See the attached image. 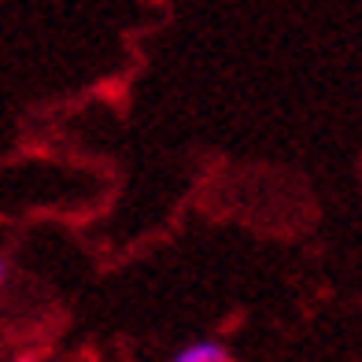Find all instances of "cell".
<instances>
[{
    "mask_svg": "<svg viewBox=\"0 0 362 362\" xmlns=\"http://www.w3.org/2000/svg\"><path fill=\"white\" fill-rule=\"evenodd\" d=\"M167 362H237V358H233V351H229L222 340L200 337V340H189L185 348H177Z\"/></svg>",
    "mask_w": 362,
    "mask_h": 362,
    "instance_id": "6da1fadb",
    "label": "cell"
},
{
    "mask_svg": "<svg viewBox=\"0 0 362 362\" xmlns=\"http://www.w3.org/2000/svg\"><path fill=\"white\" fill-rule=\"evenodd\" d=\"M8 274H11V270H8V259H4V255H0V288H4V285H8Z\"/></svg>",
    "mask_w": 362,
    "mask_h": 362,
    "instance_id": "7a4b0ae2",
    "label": "cell"
},
{
    "mask_svg": "<svg viewBox=\"0 0 362 362\" xmlns=\"http://www.w3.org/2000/svg\"><path fill=\"white\" fill-rule=\"evenodd\" d=\"M11 362H41V358H37V355H30V351H26V355H15Z\"/></svg>",
    "mask_w": 362,
    "mask_h": 362,
    "instance_id": "3957f363",
    "label": "cell"
}]
</instances>
